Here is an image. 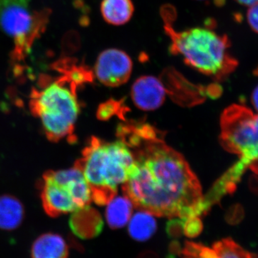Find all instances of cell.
Instances as JSON below:
<instances>
[{"label": "cell", "instance_id": "cell-1", "mask_svg": "<svg viewBox=\"0 0 258 258\" xmlns=\"http://www.w3.org/2000/svg\"><path fill=\"white\" fill-rule=\"evenodd\" d=\"M117 136L133 154L134 168L122 189L134 208L183 220L208 211L200 181L184 157L166 143L164 133L132 121L120 124Z\"/></svg>", "mask_w": 258, "mask_h": 258}, {"label": "cell", "instance_id": "cell-2", "mask_svg": "<svg viewBox=\"0 0 258 258\" xmlns=\"http://www.w3.org/2000/svg\"><path fill=\"white\" fill-rule=\"evenodd\" d=\"M134 166L133 154L122 141L106 142L96 137L91 139L75 165L82 171L92 201L98 205H106L115 198Z\"/></svg>", "mask_w": 258, "mask_h": 258}, {"label": "cell", "instance_id": "cell-3", "mask_svg": "<svg viewBox=\"0 0 258 258\" xmlns=\"http://www.w3.org/2000/svg\"><path fill=\"white\" fill-rule=\"evenodd\" d=\"M164 30L171 40L170 52L179 55L186 64L199 72L222 81L235 71L238 62L229 52L230 41L208 28L176 31L163 15Z\"/></svg>", "mask_w": 258, "mask_h": 258}, {"label": "cell", "instance_id": "cell-4", "mask_svg": "<svg viewBox=\"0 0 258 258\" xmlns=\"http://www.w3.org/2000/svg\"><path fill=\"white\" fill-rule=\"evenodd\" d=\"M40 89L33 88L30 108L41 120L47 138L53 142L73 138L75 123L80 113L78 87L62 75L57 79L42 76Z\"/></svg>", "mask_w": 258, "mask_h": 258}, {"label": "cell", "instance_id": "cell-5", "mask_svg": "<svg viewBox=\"0 0 258 258\" xmlns=\"http://www.w3.org/2000/svg\"><path fill=\"white\" fill-rule=\"evenodd\" d=\"M50 10H33L30 0H0V28L14 41L12 58L23 61L46 30Z\"/></svg>", "mask_w": 258, "mask_h": 258}, {"label": "cell", "instance_id": "cell-6", "mask_svg": "<svg viewBox=\"0 0 258 258\" xmlns=\"http://www.w3.org/2000/svg\"><path fill=\"white\" fill-rule=\"evenodd\" d=\"M41 186L42 205L50 217L79 211L89 207L92 201L89 185L76 166L47 172Z\"/></svg>", "mask_w": 258, "mask_h": 258}, {"label": "cell", "instance_id": "cell-7", "mask_svg": "<svg viewBox=\"0 0 258 258\" xmlns=\"http://www.w3.org/2000/svg\"><path fill=\"white\" fill-rule=\"evenodd\" d=\"M220 144L227 152L258 172V115L240 105H232L222 113Z\"/></svg>", "mask_w": 258, "mask_h": 258}, {"label": "cell", "instance_id": "cell-8", "mask_svg": "<svg viewBox=\"0 0 258 258\" xmlns=\"http://www.w3.org/2000/svg\"><path fill=\"white\" fill-rule=\"evenodd\" d=\"M133 62L124 51L110 48L103 51L95 64V75L98 81L108 87H117L130 79Z\"/></svg>", "mask_w": 258, "mask_h": 258}, {"label": "cell", "instance_id": "cell-9", "mask_svg": "<svg viewBox=\"0 0 258 258\" xmlns=\"http://www.w3.org/2000/svg\"><path fill=\"white\" fill-rule=\"evenodd\" d=\"M180 255L183 258H258V254L246 250L231 238L217 241L212 247L186 242Z\"/></svg>", "mask_w": 258, "mask_h": 258}, {"label": "cell", "instance_id": "cell-10", "mask_svg": "<svg viewBox=\"0 0 258 258\" xmlns=\"http://www.w3.org/2000/svg\"><path fill=\"white\" fill-rule=\"evenodd\" d=\"M166 88L161 80L152 76H144L134 83L132 98L135 106L143 111H154L165 100Z\"/></svg>", "mask_w": 258, "mask_h": 258}, {"label": "cell", "instance_id": "cell-11", "mask_svg": "<svg viewBox=\"0 0 258 258\" xmlns=\"http://www.w3.org/2000/svg\"><path fill=\"white\" fill-rule=\"evenodd\" d=\"M69 245L63 237L46 233L37 237L31 247L32 258H69Z\"/></svg>", "mask_w": 258, "mask_h": 258}, {"label": "cell", "instance_id": "cell-12", "mask_svg": "<svg viewBox=\"0 0 258 258\" xmlns=\"http://www.w3.org/2000/svg\"><path fill=\"white\" fill-rule=\"evenodd\" d=\"M70 225L76 235L82 239H88L101 233L103 222L98 214L90 210L88 207L74 212Z\"/></svg>", "mask_w": 258, "mask_h": 258}, {"label": "cell", "instance_id": "cell-13", "mask_svg": "<svg viewBox=\"0 0 258 258\" xmlns=\"http://www.w3.org/2000/svg\"><path fill=\"white\" fill-rule=\"evenodd\" d=\"M23 204L10 195L0 196V229L11 231L18 228L24 219Z\"/></svg>", "mask_w": 258, "mask_h": 258}, {"label": "cell", "instance_id": "cell-14", "mask_svg": "<svg viewBox=\"0 0 258 258\" xmlns=\"http://www.w3.org/2000/svg\"><path fill=\"white\" fill-rule=\"evenodd\" d=\"M101 12L107 23L122 25L132 19L134 7L132 0H103Z\"/></svg>", "mask_w": 258, "mask_h": 258}, {"label": "cell", "instance_id": "cell-15", "mask_svg": "<svg viewBox=\"0 0 258 258\" xmlns=\"http://www.w3.org/2000/svg\"><path fill=\"white\" fill-rule=\"evenodd\" d=\"M106 217L108 225L112 229L124 227L130 220L134 205L126 197L113 198L107 204Z\"/></svg>", "mask_w": 258, "mask_h": 258}, {"label": "cell", "instance_id": "cell-16", "mask_svg": "<svg viewBox=\"0 0 258 258\" xmlns=\"http://www.w3.org/2000/svg\"><path fill=\"white\" fill-rule=\"evenodd\" d=\"M52 67L61 75L67 76L78 88L93 81L92 71L83 64H78L77 61L74 58L60 59L53 64Z\"/></svg>", "mask_w": 258, "mask_h": 258}, {"label": "cell", "instance_id": "cell-17", "mask_svg": "<svg viewBox=\"0 0 258 258\" xmlns=\"http://www.w3.org/2000/svg\"><path fill=\"white\" fill-rule=\"evenodd\" d=\"M128 233L134 240L144 242L151 238L157 230V222L154 215L141 211L131 217Z\"/></svg>", "mask_w": 258, "mask_h": 258}, {"label": "cell", "instance_id": "cell-18", "mask_svg": "<svg viewBox=\"0 0 258 258\" xmlns=\"http://www.w3.org/2000/svg\"><path fill=\"white\" fill-rule=\"evenodd\" d=\"M203 230V223L199 217H191L184 220V233L189 237H195Z\"/></svg>", "mask_w": 258, "mask_h": 258}, {"label": "cell", "instance_id": "cell-19", "mask_svg": "<svg viewBox=\"0 0 258 258\" xmlns=\"http://www.w3.org/2000/svg\"><path fill=\"white\" fill-rule=\"evenodd\" d=\"M168 235L171 237H178L184 232V220H172L168 223L166 227Z\"/></svg>", "mask_w": 258, "mask_h": 258}, {"label": "cell", "instance_id": "cell-20", "mask_svg": "<svg viewBox=\"0 0 258 258\" xmlns=\"http://www.w3.org/2000/svg\"><path fill=\"white\" fill-rule=\"evenodd\" d=\"M247 20L251 29L258 34V3L249 8Z\"/></svg>", "mask_w": 258, "mask_h": 258}, {"label": "cell", "instance_id": "cell-21", "mask_svg": "<svg viewBox=\"0 0 258 258\" xmlns=\"http://www.w3.org/2000/svg\"><path fill=\"white\" fill-rule=\"evenodd\" d=\"M181 248L179 246V244L177 242H173L169 246V252L171 255L174 256V254H181Z\"/></svg>", "mask_w": 258, "mask_h": 258}, {"label": "cell", "instance_id": "cell-22", "mask_svg": "<svg viewBox=\"0 0 258 258\" xmlns=\"http://www.w3.org/2000/svg\"><path fill=\"white\" fill-rule=\"evenodd\" d=\"M138 258H159L157 253L152 251H145L139 254Z\"/></svg>", "mask_w": 258, "mask_h": 258}, {"label": "cell", "instance_id": "cell-23", "mask_svg": "<svg viewBox=\"0 0 258 258\" xmlns=\"http://www.w3.org/2000/svg\"><path fill=\"white\" fill-rule=\"evenodd\" d=\"M235 1L241 5L247 7H251L258 3V0H235Z\"/></svg>", "mask_w": 258, "mask_h": 258}, {"label": "cell", "instance_id": "cell-24", "mask_svg": "<svg viewBox=\"0 0 258 258\" xmlns=\"http://www.w3.org/2000/svg\"><path fill=\"white\" fill-rule=\"evenodd\" d=\"M252 101L254 108L258 111V86L254 90L253 93H252Z\"/></svg>", "mask_w": 258, "mask_h": 258}, {"label": "cell", "instance_id": "cell-25", "mask_svg": "<svg viewBox=\"0 0 258 258\" xmlns=\"http://www.w3.org/2000/svg\"><path fill=\"white\" fill-rule=\"evenodd\" d=\"M253 74L254 76H257L258 77V66L255 69H254V71H253Z\"/></svg>", "mask_w": 258, "mask_h": 258}, {"label": "cell", "instance_id": "cell-26", "mask_svg": "<svg viewBox=\"0 0 258 258\" xmlns=\"http://www.w3.org/2000/svg\"><path fill=\"white\" fill-rule=\"evenodd\" d=\"M169 258H174V256L171 255V254H170V255L169 256Z\"/></svg>", "mask_w": 258, "mask_h": 258}]
</instances>
